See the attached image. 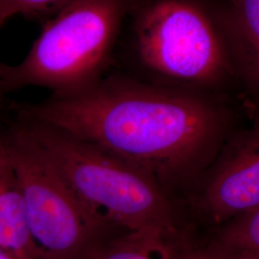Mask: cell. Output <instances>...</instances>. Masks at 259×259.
<instances>
[{"instance_id":"cell-10","label":"cell","mask_w":259,"mask_h":259,"mask_svg":"<svg viewBox=\"0 0 259 259\" xmlns=\"http://www.w3.org/2000/svg\"><path fill=\"white\" fill-rule=\"evenodd\" d=\"M202 244L230 254H259V207L214 227Z\"/></svg>"},{"instance_id":"cell-2","label":"cell","mask_w":259,"mask_h":259,"mask_svg":"<svg viewBox=\"0 0 259 259\" xmlns=\"http://www.w3.org/2000/svg\"><path fill=\"white\" fill-rule=\"evenodd\" d=\"M22 121V120H20ZM94 216L121 232L185 233L184 205L139 167L46 124L22 121Z\"/></svg>"},{"instance_id":"cell-13","label":"cell","mask_w":259,"mask_h":259,"mask_svg":"<svg viewBox=\"0 0 259 259\" xmlns=\"http://www.w3.org/2000/svg\"><path fill=\"white\" fill-rule=\"evenodd\" d=\"M0 259H19L18 257H16L14 254L10 253L9 251H7L4 249H2L0 247Z\"/></svg>"},{"instance_id":"cell-14","label":"cell","mask_w":259,"mask_h":259,"mask_svg":"<svg viewBox=\"0 0 259 259\" xmlns=\"http://www.w3.org/2000/svg\"><path fill=\"white\" fill-rule=\"evenodd\" d=\"M4 92L1 90V88H0V108H1V106H2V104H3V96H4Z\"/></svg>"},{"instance_id":"cell-1","label":"cell","mask_w":259,"mask_h":259,"mask_svg":"<svg viewBox=\"0 0 259 259\" xmlns=\"http://www.w3.org/2000/svg\"><path fill=\"white\" fill-rule=\"evenodd\" d=\"M224 96L106 76L84 93L17 109L20 120L61 130L142 169L185 206L234 131Z\"/></svg>"},{"instance_id":"cell-9","label":"cell","mask_w":259,"mask_h":259,"mask_svg":"<svg viewBox=\"0 0 259 259\" xmlns=\"http://www.w3.org/2000/svg\"><path fill=\"white\" fill-rule=\"evenodd\" d=\"M188 231L121 232L94 245L81 259H179Z\"/></svg>"},{"instance_id":"cell-4","label":"cell","mask_w":259,"mask_h":259,"mask_svg":"<svg viewBox=\"0 0 259 259\" xmlns=\"http://www.w3.org/2000/svg\"><path fill=\"white\" fill-rule=\"evenodd\" d=\"M134 12L137 54L157 83L221 93L235 79L204 1L138 3Z\"/></svg>"},{"instance_id":"cell-6","label":"cell","mask_w":259,"mask_h":259,"mask_svg":"<svg viewBox=\"0 0 259 259\" xmlns=\"http://www.w3.org/2000/svg\"><path fill=\"white\" fill-rule=\"evenodd\" d=\"M200 222L217 227L259 207V128L233 131L185 201Z\"/></svg>"},{"instance_id":"cell-8","label":"cell","mask_w":259,"mask_h":259,"mask_svg":"<svg viewBox=\"0 0 259 259\" xmlns=\"http://www.w3.org/2000/svg\"><path fill=\"white\" fill-rule=\"evenodd\" d=\"M0 247L19 259H40L30 238L18 177L1 135Z\"/></svg>"},{"instance_id":"cell-15","label":"cell","mask_w":259,"mask_h":259,"mask_svg":"<svg viewBox=\"0 0 259 259\" xmlns=\"http://www.w3.org/2000/svg\"><path fill=\"white\" fill-rule=\"evenodd\" d=\"M3 25H4V24H3V23H2V22H1V21H0V29H1V27H2V26H3Z\"/></svg>"},{"instance_id":"cell-12","label":"cell","mask_w":259,"mask_h":259,"mask_svg":"<svg viewBox=\"0 0 259 259\" xmlns=\"http://www.w3.org/2000/svg\"><path fill=\"white\" fill-rule=\"evenodd\" d=\"M179 259H259V254H230L213 250L202 243H195L188 234L180 252Z\"/></svg>"},{"instance_id":"cell-5","label":"cell","mask_w":259,"mask_h":259,"mask_svg":"<svg viewBox=\"0 0 259 259\" xmlns=\"http://www.w3.org/2000/svg\"><path fill=\"white\" fill-rule=\"evenodd\" d=\"M2 139L18 177L30 238L40 259H81L100 241L123 232L83 206L24 122L19 121Z\"/></svg>"},{"instance_id":"cell-11","label":"cell","mask_w":259,"mask_h":259,"mask_svg":"<svg viewBox=\"0 0 259 259\" xmlns=\"http://www.w3.org/2000/svg\"><path fill=\"white\" fill-rule=\"evenodd\" d=\"M68 0H0V21L4 24L15 16L28 19L53 18Z\"/></svg>"},{"instance_id":"cell-7","label":"cell","mask_w":259,"mask_h":259,"mask_svg":"<svg viewBox=\"0 0 259 259\" xmlns=\"http://www.w3.org/2000/svg\"><path fill=\"white\" fill-rule=\"evenodd\" d=\"M235 79L257 96L259 90V1L204 2Z\"/></svg>"},{"instance_id":"cell-3","label":"cell","mask_w":259,"mask_h":259,"mask_svg":"<svg viewBox=\"0 0 259 259\" xmlns=\"http://www.w3.org/2000/svg\"><path fill=\"white\" fill-rule=\"evenodd\" d=\"M137 5L121 0H68L45 22L22 62L0 63L1 90L6 94L41 87L54 97L91 90L106 77L123 19Z\"/></svg>"}]
</instances>
